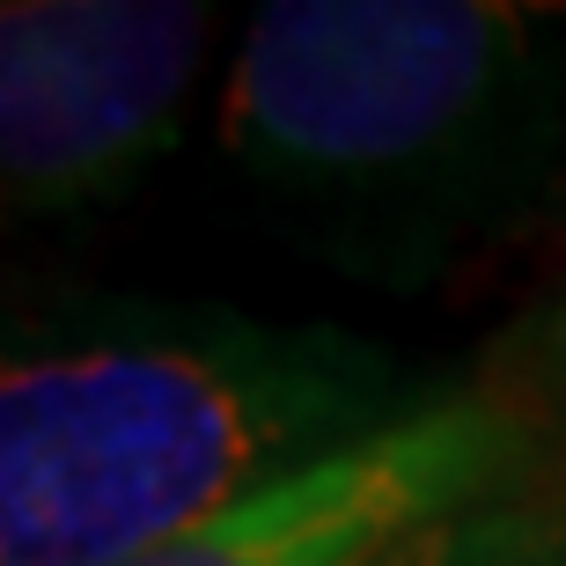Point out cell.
<instances>
[{
    "mask_svg": "<svg viewBox=\"0 0 566 566\" xmlns=\"http://www.w3.org/2000/svg\"><path fill=\"white\" fill-rule=\"evenodd\" d=\"M545 346H552V354H559V360H566V294H559V310H552V316H545Z\"/></svg>",
    "mask_w": 566,
    "mask_h": 566,
    "instance_id": "6",
    "label": "cell"
},
{
    "mask_svg": "<svg viewBox=\"0 0 566 566\" xmlns=\"http://www.w3.org/2000/svg\"><path fill=\"white\" fill-rule=\"evenodd\" d=\"M523 566H545V559H537V552H530V559H523Z\"/></svg>",
    "mask_w": 566,
    "mask_h": 566,
    "instance_id": "7",
    "label": "cell"
},
{
    "mask_svg": "<svg viewBox=\"0 0 566 566\" xmlns=\"http://www.w3.org/2000/svg\"><path fill=\"white\" fill-rule=\"evenodd\" d=\"M545 22L515 0H273L243 30L221 140L310 199H390L457 177L537 88Z\"/></svg>",
    "mask_w": 566,
    "mask_h": 566,
    "instance_id": "2",
    "label": "cell"
},
{
    "mask_svg": "<svg viewBox=\"0 0 566 566\" xmlns=\"http://www.w3.org/2000/svg\"><path fill=\"white\" fill-rule=\"evenodd\" d=\"M530 552H537V537H530L523 515L479 501V507H457V515H434V523L390 537L360 566H523Z\"/></svg>",
    "mask_w": 566,
    "mask_h": 566,
    "instance_id": "5",
    "label": "cell"
},
{
    "mask_svg": "<svg viewBox=\"0 0 566 566\" xmlns=\"http://www.w3.org/2000/svg\"><path fill=\"white\" fill-rule=\"evenodd\" d=\"M207 38L177 0H0V213H82L163 163Z\"/></svg>",
    "mask_w": 566,
    "mask_h": 566,
    "instance_id": "3",
    "label": "cell"
},
{
    "mask_svg": "<svg viewBox=\"0 0 566 566\" xmlns=\"http://www.w3.org/2000/svg\"><path fill=\"white\" fill-rule=\"evenodd\" d=\"M382 346L213 302L0 310V566H126L427 412Z\"/></svg>",
    "mask_w": 566,
    "mask_h": 566,
    "instance_id": "1",
    "label": "cell"
},
{
    "mask_svg": "<svg viewBox=\"0 0 566 566\" xmlns=\"http://www.w3.org/2000/svg\"><path fill=\"white\" fill-rule=\"evenodd\" d=\"M515 457L523 427L501 398H434L376 441L338 449L302 479L126 566H360L405 530L493 501Z\"/></svg>",
    "mask_w": 566,
    "mask_h": 566,
    "instance_id": "4",
    "label": "cell"
}]
</instances>
